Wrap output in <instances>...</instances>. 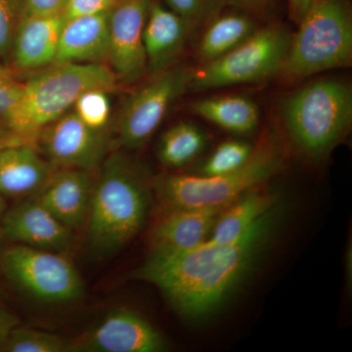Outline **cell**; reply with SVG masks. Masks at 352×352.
Returning <instances> with one entry per match:
<instances>
[{
    "label": "cell",
    "mask_w": 352,
    "mask_h": 352,
    "mask_svg": "<svg viewBox=\"0 0 352 352\" xmlns=\"http://www.w3.org/2000/svg\"><path fill=\"white\" fill-rule=\"evenodd\" d=\"M4 241L46 250L64 252L69 249L72 230L51 214L36 196L21 199L7 207L2 219Z\"/></svg>",
    "instance_id": "obj_13"
},
{
    "label": "cell",
    "mask_w": 352,
    "mask_h": 352,
    "mask_svg": "<svg viewBox=\"0 0 352 352\" xmlns=\"http://www.w3.org/2000/svg\"><path fill=\"white\" fill-rule=\"evenodd\" d=\"M7 206L6 200L3 197L0 196V249H1V244L3 242V235H2V219H3L4 212H6Z\"/></svg>",
    "instance_id": "obj_36"
},
{
    "label": "cell",
    "mask_w": 352,
    "mask_h": 352,
    "mask_svg": "<svg viewBox=\"0 0 352 352\" xmlns=\"http://www.w3.org/2000/svg\"><path fill=\"white\" fill-rule=\"evenodd\" d=\"M254 21L244 13L224 14L212 20L204 32L198 52L204 63L223 56L256 31Z\"/></svg>",
    "instance_id": "obj_22"
},
{
    "label": "cell",
    "mask_w": 352,
    "mask_h": 352,
    "mask_svg": "<svg viewBox=\"0 0 352 352\" xmlns=\"http://www.w3.org/2000/svg\"><path fill=\"white\" fill-rule=\"evenodd\" d=\"M254 147L239 140L220 143L201 164L199 175L217 176L228 175L242 168L252 156Z\"/></svg>",
    "instance_id": "obj_25"
},
{
    "label": "cell",
    "mask_w": 352,
    "mask_h": 352,
    "mask_svg": "<svg viewBox=\"0 0 352 352\" xmlns=\"http://www.w3.org/2000/svg\"><path fill=\"white\" fill-rule=\"evenodd\" d=\"M281 115L298 151L310 159H324L351 129V88L335 80L309 83L285 99Z\"/></svg>",
    "instance_id": "obj_5"
},
{
    "label": "cell",
    "mask_w": 352,
    "mask_h": 352,
    "mask_svg": "<svg viewBox=\"0 0 352 352\" xmlns=\"http://www.w3.org/2000/svg\"><path fill=\"white\" fill-rule=\"evenodd\" d=\"M311 2L312 0H289L292 19L298 24L307 13Z\"/></svg>",
    "instance_id": "obj_34"
},
{
    "label": "cell",
    "mask_w": 352,
    "mask_h": 352,
    "mask_svg": "<svg viewBox=\"0 0 352 352\" xmlns=\"http://www.w3.org/2000/svg\"><path fill=\"white\" fill-rule=\"evenodd\" d=\"M109 12L65 21L54 64L100 63L108 59Z\"/></svg>",
    "instance_id": "obj_19"
},
{
    "label": "cell",
    "mask_w": 352,
    "mask_h": 352,
    "mask_svg": "<svg viewBox=\"0 0 352 352\" xmlns=\"http://www.w3.org/2000/svg\"><path fill=\"white\" fill-rule=\"evenodd\" d=\"M24 14V0H0V58L11 54L14 36Z\"/></svg>",
    "instance_id": "obj_27"
},
{
    "label": "cell",
    "mask_w": 352,
    "mask_h": 352,
    "mask_svg": "<svg viewBox=\"0 0 352 352\" xmlns=\"http://www.w3.org/2000/svg\"><path fill=\"white\" fill-rule=\"evenodd\" d=\"M192 25L157 2H151L143 41L147 71L159 74L170 68L182 54Z\"/></svg>",
    "instance_id": "obj_17"
},
{
    "label": "cell",
    "mask_w": 352,
    "mask_h": 352,
    "mask_svg": "<svg viewBox=\"0 0 352 352\" xmlns=\"http://www.w3.org/2000/svg\"><path fill=\"white\" fill-rule=\"evenodd\" d=\"M64 24L62 13L23 16L11 48L15 66L21 69H38L54 64Z\"/></svg>",
    "instance_id": "obj_18"
},
{
    "label": "cell",
    "mask_w": 352,
    "mask_h": 352,
    "mask_svg": "<svg viewBox=\"0 0 352 352\" xmlns=\"http://www.w3.org/2000/svg\"><path fill=\"white\" fill-rule=\"evenodd\" d=\"M168 342L159 329L138 312L116 308L96 325L71 339L69 352H162Z\"/></svg>",
    "instance_id": "obj_10"
},
{
    "label": "cell",
    "mask_w": 352,
    "mask_h": 352,
    "mask_svg": "<svg viewBox=\"0 0 352 352\" xmlns=\"http://www.w3.org/2000/svg\"><path fill=\"white\" fill-rule=\"evenodd\" d=\"M24 82H18L0 67V122L6 124L9 116L19 103Z\"/></svg>",
    "instance_id": "obj_29"
},
{
    "label": "cell",
    "mask_w": 352,
    "mask_h": 352,
    "mask_svg": "<svg viewBox=\"0 0 352 352\" xmlns=\"http://www.w3.org/2000/svg\"><path fill=\"white\" fill-rule=\"evenodd\" d=\"M283 166V156L272 136L261 139L239 170L217 176L157 175L152 192L162 212L226 207L240 196L263 186Z\"/></svg>",
    "instance_id": "obj_4"
},
{
    "label": "cell",
    "mask_w": 352,
    "mask_h": 352,
    "mask_svg": "<svg viewBox=\"0 0 352 352\" xmlns=\"http://www.w3.org/2000/svg\"><path fill=\"white\" fill-rule=\"evenodd\" d=\"M19 319L12 311L0 302V352L3 349L9 335L13 329L19 325Z\"/></svg>",
    "instance_id": "obj_32"
},
{
    "label": "cell",
    "mask_w": 352,
    "mask_h": 352,
    "mask_svg": "<svg viewBox=\"0 0 352 352\" xmlns=\"http://www.w3.org/2000/svg\"><path fill=\"white\" fill-rule=\"evenodd\" d=\"M67 0H24L23 16H51L62 13Z\"/></svg>",
    "instance_id": "obj_31"
},
{
    "label": "cell",
    "mask_w": 352,
    "mask_h": 352,
    "mask_svg": "<svg viewBox=\"0 0 352 352\" xmlns=\"http://www.w3.org/2000/svg\"><path fill=\"white\" fill-rule=\"evenodd\" d=\"M22 143H32L29 139L24 138L3 122H0V153L11 146L22 144ZM34 144V143H32Z\"/></svg>",
    "instance_id": "obj_33"
},
{
    "label": "cell",
    "mask_w": 352,
    "mask_h": 352,
    "mask_svg": "<svg viewBox=\"0 0 352 352\" xmlns=\"http://www.w3.org/2000/svg\"><path fill=\"white\" fill-rule=\"evenodd\" d=\"M119 80L101 63L53 64L24 82L22 96L6 124L36 145L39 132L73 109L91 89L111 92Z\"/></svg>",
    "instance_id": "obj_3"
},
{
    "label": "cell",
    "mask_w": 352,
    "mask_h": 352,
    "mask_svg": "<svg viewBox=\"0 0 352 352\" xmlns=\"http://www.w3.org/2000/svg\"><path fill=\"white\" fill-rule=\"evenodd\" d=\"M151 198V184L138 164L122 154L104 161L85 223L88 245L95 256H111L138 236L149 214Z\"/></svg>",
    "instance_id": "obj_2"
},
{
    "label": "cell",
    "mask_w": 352,
    "mask_h": 352,
    "mask_svg": "<svg viewBox=\"0 0 352 352\" xmlns=\"http://www.w3.org/2000/svg\"><path fill=\"white\" fill-rule=\"evenodd\" d=\"M0 273L28 296L48 303H67L85 295V284L63 252L12 244L0 249Z\"/></svg>",
    "instance_id": "obj_8"
},
{
    "label": "cell",
    "mask_w": 352,
    "mask_h": 352,
    "mask_svg": "<svg viewBox=\"0 0 352 352\" xmlns=\"http://www.w3.org/2000/svg\"><path fill=\"white\" fill-rule=\"evenodd\" d=\"M291 38L282 28L256 30L223 56L194 69L190 89L205 91L268 80L281 73Z\"/></svg>",
    "instance_id": "obj_7"
},
{
    "label": "cell",
    "mask_w": 352,
    "mask_h": 352,
    "mask_svg": "<svg viewBox=\"0 0 352 352\" xmlns=\"http://www.w3.org/2000/svg\"><path fill=\"white\" fill-rule=\"evenodd\" d=\"M57 168L36 144L22 143L0 153V196L25 199L41 191Z\"/></svg>",
    "instance_id": "obj_16"
},
{
    "label": "cell",
    "mask_w": 352,
    "mask_h": 352,
    "mask_svg": "<svg viewBox=\"0 0 352 352\" xmlns=\"http://www.w3.org/2000/svg\"><path fill=\"white\" fill-rule=\"evenodd\" d=\"M168 8L192 25L212 17L226 0H166Z\"/></svg>",
    "instance_id": "obj_28"
},
{
    "label": "cell",
    "mask_w": 352,
    "mask_h": 352,
    "mask_svg": "<svg viewBox=\"0 0 352 352\" xmlns=\"http://www.w3.org/2000/svg\"><path fill=\"white\" fill-rule=\"evenodd\" d=\"M280 203L237 239L193 249L150 252L134 279L157 287L182 316L201 319L230 298L258 263L281 219Z\"/></svg>",
    "instance_id": "obj_1"
},
{
    "label": "cell",
    "mask_w": 352,
    "mask_h": 352,
    "mask_svg": "<svg viewBox=\"0 0 352 352\" xmlns=\"http://www.w3.org/2000/svg\"><path fill=\"white\" fill-rule=\"evenodd\" d=\"M117 0H67L62 15L65 21L109 12Z\"/></svg>",
    "instance_id": "obj_30"
},
{
    "label": "cell",
    "mask_w": 352,
    "mask_h": 352,
    "mask_svg": "<svg viewBox=\"0 0 352 352\" xmlns=\"http://www.w3.org/2000/svg\"><path fill=\"white\" fill-rule=\"evenodd\" d=\"M108 91L91 89L78 97L73 107V112L87 126L96 131H104L111 116V103Z\"/></svg>",
    "instance_id": "obj_26"
},
{
    "label": "cell",
    "mask_w": 352,
    "mask_h": 352,
    "mask_svg": "<svg viewBox=\"0 0 352 352\" xmlns=\"http://www.w3.org/2000/svg\"><path fill=\"white\" fill-rule=\"evenodd\" d=\"M279 196L263 188L252 189L229 204L220 212L210 239L217 243H228L256 223L279 204Z\"/></svg>",
    "instance_id": "obj_20"
},
{
    "label": "cell",
    "mask_w": 352,
    "mask_h": 352,
    "mask_svg": "<svg viewBox=\"0 0 352 352\" xmlns=\"http://www.w3.org/2000/svg\"><path fill=\"white\" fill-rule=\"evenodd\" d=\"M94 184L89 170L59 168L34 196L73 231L87 223Z\"/></svg>",
    "instance_id": "obj_14"
},
{
    "label": "cell",
    "mask_w": 352,
    "mask_h": 352,
    "mask_svg": "<svg viewBox=\"0 0 352 352\" xmlns=\"http://www.w3.org/2000/svg\"><path fill=\"white\" fill-rule=\"evenodd\" d=\"M288 1H289V0H288Z\"/></svg>",
    "instance_id": "obj_37"
},
{
    "label": "cell",
    "mask_w": 352,
    "mask_h": 352,
    "mask_svg": "<svg viewBox=\"0 0 352 352\" xmlns=\"http://www.w3.org/2000/svg\"><path fill=\"white\" fill-rule=\"evenodd\" d=\"M298 24L282 68L284 78L302 80L351 65L352 19L346 0H312Z\"/></svg>",
    "instance_id": "obj_6"
},
{
    "label": "cell",
    "mask_w": 352,
    "mask_h": 352,
    "mask_svg": "<svg viewBox=\"0 0 352 352\" xmlns=\"http://www.w3.org/2000/svg\"><path fill=\"white\" fill-rule=\"evenodd\" d=\"M152 0H117L109 11L108 60L120 82L132 83L147 71L143 32Z\"/></svg>",
    "instance_id": "obj_11"
},
{
    "label": "cell",
    "mask_w": 352,
    "mask_h": 352,
    "mask_svg": "<svg viewBox=\"0 0 352 352\" xmlns=\"http://www.w3.org/2000/svg\"><path fill=\"white\" fill-rule=\"evenodd\" d=\"M71 339L45 331L18 325L9 335L1 352H69Z\"/></svg>",
    "instance_id": "obj_24"
},
{
    "label": "cell",
    "mask_w": 352,
    "mask_h": 352,
    "mask_svg": "<svg viewBox=\"0 0 352 352\" xmlns=\"http://www.w3.org/2000/svg\"><path fill=\"white\" fill-rule=\"evenodd\" d=\"M224 208H185L162 212L150 232V252L186 251L203 244L210 239Z\"/></svg>",
    "instance_id": "obj_15"
},
{
    "label": "cell",
    "mask_w": 352,
    "mask_h": 352,
    "mask_svg": "<svg viewBox=\"0 0 352 352\" xmlns=\"http://www.w3.org/2000/svg\"><path fill=\"white\" fill-rule=\"evenodd\" d=\"M207 145L208 136L203 129L191 122H178L160 139L157 159L166 168H184L200 156Z\"/></svg>",
    "instance_id": "obj_23"
},
{
    "label": "cell",
    "mask_w": 352,
    "mask_h": 352,
    "mask_svg": "<svg viewBox=\"0 0 352 352\" xmlns=\"http://www.w3.org/2000/svg\"><path fill=\"white\" fill-rule=\"evenodd\" d=\"M191 110L199 117L232 133H251L258 126V105L243 95L201 99L191 104Z\"/></svg>",
    "instance_id": "obj_21"
},
{
    "label": "cell",
    "mask_w": 352,
    "mask_h": 352,
    "mask_svg": "<svg viewBox=\"0 0 352 352\" xmlns=\"http://www.w3.org/2000/svg\"><path fill=\"white\" fill-rule=\"evenodd\" d=\"M193 69L170 67L129 97L119 120L120 145L139 149L150 140L171 106L189 89Z\"/></svg>",
    "instance_id": "obj_9"
},
{
    "label": "cell",
    "mask_w": 352,
    "mask_h": 352,
    "mask_svg": "<svg viewBox=\"0 0 352 352\" xmlns=\"http://www.w3.org/2000/svg\"><path fill=\"white\" fill-rule=\"evenodd\" d=\"M226 2L245 10L261 11L268 6L270 0H226Z\"/></svg>",
    "instance_id": "obj_35"
},
{
    "label": "cell",
    "mask_w": 352,
    "mask_h": 352,
    "mask_svg": "<svg viewBox=\"0 0 352 352\" xmlns=\"http://www.w3.org/2000/svg\"><path fill=\"white\" fill-rule=\"evenodd\" d=\"M36 145L57 170H90L103 161L107 151L104 131L87 126L73 111L41 129Z\"/></svg>",
    "instance_id": "obj_12"
}]
</instances>
